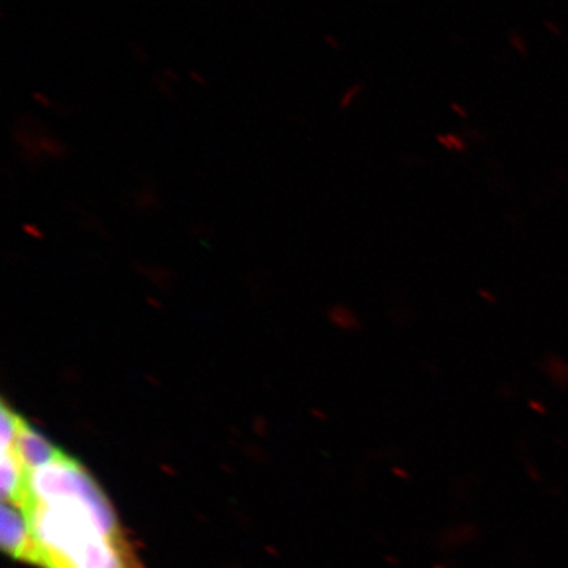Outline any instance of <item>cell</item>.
<instances>
[{
  "instance_id": "4",
  "label": "cell",
  "mask_w": 568,
  "mask_h": 568,
  "mask_svg": "<svg viewBox=\"0 0 568 568\" xmlns=\"http://www.w3.org/2000/svg\"><path fill=\"white\" fill-rule=\"evenodd\" d=\"M334 321L336 324L342 325V327L349 328V327H357V321H355V317L351 315L349 312H346L345 308H338L334 313Z\"/></svg>"
},
{
  "instance_id": "1",
  "label": "cell",
  "mask_w": 568,
  "mask_h": 568,
  "mask_svg": "<svg viewBox=\"0 0 568 568\" xmlns=\"http://www.w3.org/2000/svg\"><path fill=\"white\" fill-rule=\"evenodd\" d=\"M2 454L20 469L18 488L2 503L20 508L28 521L26 564L144 568L91 473L18 413L2 428Z\"/></svg>"
},
{
  "instance_id": "3",
  "label": "cell",
  "mask_w": 568,
  "mask_h": 568,
  "mask_svg": "<svg viewBox=\"0 0 568 568\" xmlns=\"http://www.w3.org/2000/svg\"><path fill=\"white\" fill-rule=\"evenodd\" d=\"M544 372L556 387L568 388V364L559 355H545Z\"/></svg>"
},
{
  "instance_id": "7",
  "label": "cell",
  "mask_w": 568,
  "mask_h": 568,
  "mask_svg": "<svg viewBox=\"0 0 568 568\" xmlns=\"http://www.w3.org/2000/svg\"><path fill=\"white\" fill-rule=\"evenodd\" d=\"M454 110H457L458 111V114L462 115V118H466V114L465 112H463L462 110H459L458 106H454Z\"/></svg>"
},
{
  "instance_id": "6",
  "label": "cell",
  "mask_w": 568,
  "mask_h": 568,
  "mask_svg": "<svg viewBox=\"0 0 568 568\" xmlns=\"http://www.w3.org/2000/svg\"><path fill=\"white\" fill-rule=\"evenodd\" d=\"M478 295H480L481 298H485V301H487L488 304H496V302H497L496 295L493 293H489V291H487V290L478 291Z\"/></svg>"
},
{
  "instance_id": "5",
  "label": "cell",
  "mask_w": 568,
  "mask_h": 568,
  "mask_svg": "<svg viewBox=\"0 0 568 568\" xmlns=\"http://www.w3.org/2000/svg\"><path fill=\"white\" fill-rule=\"evenodd\" d=\"M448 142H450L452 151L463 152L466 149V142L457 134H446Z\"/></svg>"
},
{
  "instance_id": "2",
  "label": "cell",
  "mask_w": 568,
  "mask_h": 568,
  "mask_svg": "<svg viewBox=\"0 0 568 568\" xmlns=\"http://www.w3.org/2000/svg\"><path fill=\"white\" fill-rule=\"evenodd\" d=\"M478 536V529L473 525H459L455 528L444 530L440 534L439 545L444 549L463 547L470 544Z\"/></svg>"
}]
</instances>
